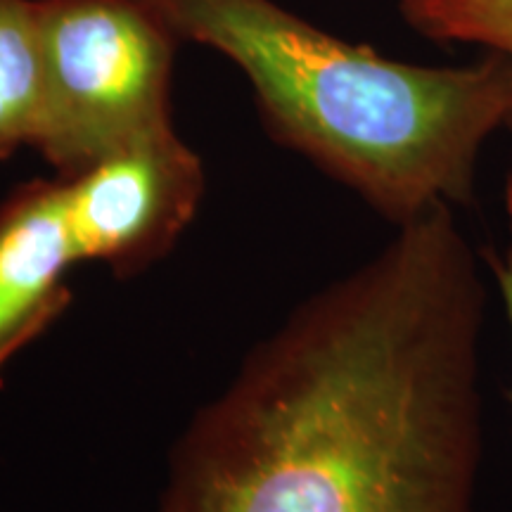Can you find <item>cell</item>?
Here are the masks:
<instances>
[{"instance_id":"6da1fadb","label":"cell","mask_w":512,"mask_h":512,"mask_svg":"<svg viewBox=\"0 0 512 512\" xmlns=\"http://www.w3.org/2000/svg\"><path fill=\"white\" fill-rule=\"evenodd\" d=\"M479 261L446 204L396 228L192 418L155 512H475Z\"/></svg>"},{"instance_id":"7a4b0ae2","label":"cell","mask_w":512,"mask_h":512,"mask_svg":"<svg viewBox=\"0 0 512 512\" xmlns=\"http://www.w3.org/2000/svg\"><path fill=\"white\" fill-rule=\"evenodd\" d=\"M178 41L247 76L275 140L396 228L475 200L486 140L512 114V60L422 67L313 27L278 0H143Z\"/></svg>"},{"instance_id":"3957f363","label":"cell","mask_w":512,"mask_h":512,"mask_svg":"<svg viewBox=\"0 0 512 512\" xmlns=\"http://www.w3.org/2000/svg\"><path fill=\"white\" fill-rule=\"evenodd\" d=\"M36 12L43 117L34 150L57 176L174 126L181 41L143 0H36Z\"/></svg>"},{"instance_id":"277c9868","label":"cell","mask_w":512,"mask_h":512,"mask_svg":"<svg viewBox=\"0 0 512 512\" xmlns=\"http://www.w3.org/2000/svg\"><path fill=\"white\" fill-rule=\"evenodd\" d=\"M60 178L76 261H102L117 275L162 259L195 219L207 185L200 155L174 126Z\"/></svg>"},{"instance_id":"5b68a950","label":"cell","mask_w":512,"mask_h":512,"mask_svg":"<svg viewBox=\"0 0 512 512\" xmlns=\"http://www.w3.org/2000/svg\"><path fill=\"white\" fill-rule=\"evenodd\" d=\"M76 264L60 176L0 200V368L67 309L62 275Z\"/></svg>"},{"instance_id":"8992f818","label":"cell","mask_w":512,"mask_h":512,"mask_svg":"<svg viewBox=\"0 0 512 512\" xmlns=\"http://www.w3.org/2000/svg\"><path fill=\"white\" fill-rule=\"evenodd\" d=\"M43 117L36 0H0V162L34 147Z\"/></svg>"},{"instance_id":"52a82bcc","label":"cell","mask_w":512,"mask_h":512,"mask_svg":"<svg viewBox=\"0 0 512 512\" xmlns=\"http://www.w3.org/2000/svg\"><path fill=\"white\" fill-rule=\"evenodd\" d=\"M411 29L434 43L475 46L512 60V0H396Z\"/></svg>"},{"instance_id":"ba28073f","label":"cell","mask_w":512,"mask_h":512,"mask_svg":"<svg viewBox=\"0 0 512 512\" xmlns=\"http://www.w3.org/2000/svg\"><path fill=\"white\" fill-rule=\"evenodd\" d=\"M510 242L505 245L503 249H484L482 254V261L489 268L491 273H494L496 278V287H498V294H501V302H503V311L505 316H508V323H510V330H512V200H510ZM508 401L512 406V387L508 392Z\"/></svg>"},{"instance_id":"9c48e42d","label":"cell","mask_w":512,"mask_h":512,"mask_svg":"<svg viewBox=\"0 0 512 512\" xmlns=\"http://www.w3.org/2000/svg\"><path fill=\"white\" fill-rule=\"evenodd\" d=\"M505 128H508V131L512 133V114H510V119H508V124H505Z\"/></svg>"}]
</instances>
